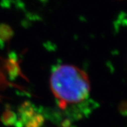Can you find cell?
<instances>
[{"label": "cell", "instance_id": "1", "mask_svg": "<svg viewBox=\"0 0 127 127\" xmlns=\"http://www.w3.org/2000/svg\"><path fill=\"white\" fill-rule=\"evenodd\" d=\"M50 84L59 106L81 103L90 96L91 84L87 73L76 66L62 64L52 71Z\"/></svg>", "mask_w": 127, "mask_h": 127}]
</instances>
